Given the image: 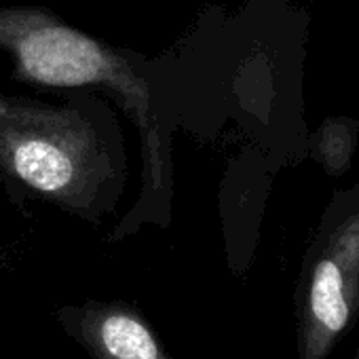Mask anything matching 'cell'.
Wrapping results in <instances>:
<instances>
[{"label": "cell", "instance_id": "6da1fadb", "mask_svg": "<svg viewBox=\"0 0 359 359\" xmlns=\"http://www.w3.org/2000/svg\"><path fill=\"white\" fill-rule=\"evenodd\" d=\"M0 53L18 83L49 91H93L112 100L140 133L142 189L110 231L118 243L144 226L167 229L173 203V144L165 127L150 64L64 22L49 7L0 5Z\"/></svg>", "mask_w": 359, "mask_h": 359}, {"label": "cell", "instance_id": "7a4b0ae2", "mask_svg": "<svg viewBox=\"0 0 359 359\" xmlns=\"http://www.w3.org/2000/svg\"><path fill=\"white\" fill-rule=\"evenodd\" d=\"M127 177L125 135L108 97L70 91L45 102L0 91V182L18 208L41 199L97 226L118 210Z\"/></svg>", "mask_w": 359, "mask_h": 359}, {"label": "cell", "instance_id": "3957f363", "mask_svg": "<svg viewBox=\"0 0 359 359\" xmlns=\"http://www.w3.org/2000/svg\"><path fill=\"white\" fill-rule=\"evenodd\" d=\"M298 359H327L359 319V182L332 193L294 287Z\"/></svg>", "mask_w": 359, "mask_h": 359}, {"label": "cell", "instance_id": "277c9868", "mask_svg": "<svg viewBox=\"0 0 359 359\" xmlns=\"http://www.w3.org/2000/svg\"><path fill=\"white\" fill-rule=\"evenodd\" d=\"M55 319L91 359H175L144 311L127 300L64 304Z\"/></svg>", "mask_w": 359, "mask_h": 359}, {"label": "cell", "instance_id": "5b68a950", "mask_svg": "<svg viewBox=\"0 0 359 359\" xmlns=\"http://www.w3.org/2000/svg\"><path fill=\"white\" fill-rule=\"evenodd\" d=\"M359 142V121L351 116H327L309 135V158L327 175L340 177L351 165Z\"/></svg>", "mask_w": 359, "mask_h": 359}, {"label": "cell", "instance_id": "8992f818", "mask_svg": "<svg viewBox=\"0 0 359 359\" xmlns=\"http://www.w3.org/2000/svg\"><path fill=\"white\" fill-rule=\"evenodd\" d=\"M7 260H9V254L3 248H0V264H7Z\"/></svg>", "mask_w": 359, "mask_h": 359}, {"label": "cell", "instance_id": "52a82bcc", "mask_svg": "<svg viewBox=\"0 0 359 359\" xmlns=\"http://www.w3.org/2000/svg\"><path fill=\"white\" fill-rule=\"evenodd\" d=\"M353 359H359V342H357V348H355V357Z\"/></svg>", "mask_w": 359, "mask_h": 359}]
</instances>
